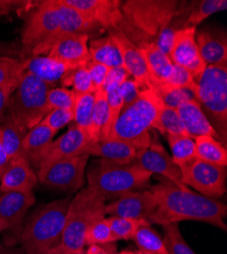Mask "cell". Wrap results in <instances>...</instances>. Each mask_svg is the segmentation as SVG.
<instances>
[{
  "label": "cell",
  "mask_w": 227,
  "mask_h": 254,
  "mask_svg": "<svg viewBox=\"0 0 227 254\" xmlns=\"http://www.w3.org/2000/svg\"><path fill=\"white\" fill-rule=\"evenodd\" d=\"M119 93L122 99V110H125L137 100L141 90L134 79L129 78L119 86Z\"/></svg>",
  "instance_id": "obj_47"
},
{
  "label": "cell",
  "mask_w": 227,
  "mask_h": 254,
  "mask_svg": "<svg viewBox=\"0 0 227 254\" xmlns=\"http://www.w3.org/2000/svg\"><path fill=\"white\" fill-rule=\"evenodd\" d=\"M102 29L118 30L123 23L120 0H63Z\"/></svg>",
  "instance_id": "obj_15"
},
{
  "label": "cell",
  "mask_w": 227,
  "mask_h": 254,
  "mask_svg": "<svg viewBox=\"0 0 227 254\" xmlns=\"http://www.w3.org/2000/svg\"><path fill=\"white\" fill-rule=\"evenodd\" d=\"M0 254H26V252L22 247L3 245L2 248L0 249Z\"/></svg>",
  "instance_id": "obj_54"
},
{
  "label": "cell",
  "mask_w": 227,
  "mask_h": 254,
  "mask_svg": "<svg viewBox=\"0 0 227 254\" xmlns=\"http://www.w3.org/2000/svg\"><path fill=\"white\" fill-rule=\"evenodd\" d=\"M152 174L137 165H120L101 159L88 171V187L105 197L115 200L146 186Z\"/></svg>",
  "instance_id": "obj_5"
},
{
  "label": "cell",
  "mask_w": 227,
  "mask_h": 254,
  "mask_svg": "<svg viewBox=\"0 0 227 254\" xmlns=\"http://www.w3.org/2000/svg\"><path fill=\"white\" fill-rule=\"evenodd\" d=\"M89 41L87 34L66 35L54 42L47 56L74 68L86 66L91 61Z\"/></svg>",
  "instance_id": "obj_20"
},
{
  "label": "cell",
  "mask_w": 227,
  "mask_h": 254,
  "mask_svg": "<svg viewBox=\"0 0 227 254\" xmlns=\"http://www.w3.org/2000/svg\"><path fill=\"white\" fill-rule=\"evenodd\" d=\"M172 152V160L176 165L196 159L195 139L188 135H166Z\"/></svg>",
  "instance_id": "obj_38"
},
{
  "label": "cell",
  "mask_w": 227,
  "mask_h": 254,
  "mask_svg": "<svg viewBox=\"0 0 227 254\" xmlns=\"http://www.w3.org/2000/svg\"><path fill=\"white\" fill-rule=\"evenodd\" d=\"M33 1H22V0H0V18L13 12V11H24L29 10Z\"/></svg>",
  "instance_id": "obj_49"
},
{
  "label": "cell",
  "mask_w": 227,
  "mask_h": 254,
  "mask_svg": "<svg viewBox=\"0 0 227 254\" xmlns=\"http://www.w3.org/2000/svg\"><path fill=\"white\" fill-rule=\"evenodd\" d=\"M52 88L26 71L10 96L7 115L17 125L27 130L32 129L51 111L47 104V93Z\"/></svg>",
  "instance_id": "obj_7"
},
{
  "label": "cell",
  "mask_w": 227,
  "mask_h": 254,
  "mask_svg": "<svg viewBox=\"0 0 227 254\" xmlns=\"http://www.w3.org/2000/svg\"><path fill=\"white\" fill-rule=\"evenodd\" d=\"M157 208V201L150 190L132 191L106 203L105 214L110 217L144 220L149 223Z\"/></svg>",
  "instance_id": "obj_16"
},
{
  "label": "cell",
  "mask_w": 227,
  "mask_h": 254,
  "mask_svg": "<svg viewBox=\"0 0 227 254\" xmlns=\"http://www.w3.org/2000/svg\"><path fill=\"white\" fill-rule=\"evenodd\" d=\"M72 69L75 68L47 55L26 58V71L53 88H56V84L60 82L63 76Z\"/></svg>",
  "instance_id": "obj_26"
},
{
  "label": "cell",
  "mask_w": 227,
  "mask_h": 254,
  "mask_svg": "<svg viewBox=\"0 0 227 254\" xmlns=\"http://www.w3.org/2000/svg\"><path fill=\"white\" fill-rule=\"evenodd\" d=\"M35 202L33 191L7 192L0 195V223L4 224L6 231L10 232L9 238H13L10 246H14L17 242L26 215Z\"/></svg>",
  "instance_id": "obj_14"
},
{
  "label": "cell",
  "mask_w": 227,
  "mask_h": 254,
  "mask_svg": "<svg viewBox=\"0 0 227 254\" xmlns=\"http://www.w3.org/2000/svg\"><path fill=\"white\" fill-rule=\"evenodd\" d=\"M134 44L139 48L145 59L148 70L153 79V87L155 83L167 81L173 69V63L157 46L155 40L144 39Z\"/></svg>",
  "instance_id": "obj_23"
},
{
  "label": "cell",
  "mask_w": 227,
  "mask_h": 254,
  "mask_svg": "<svg viewBox=\"0 0 227 254\" xmlns=\"http://www.w3.org/2000/svg\"><path fill=\"white\" fill-rule=\"evenodd\" d=\"M160 124L162 134L188 135L176 109H172L164 106L160 116Z\"/></svg>",
  "instance_id": "obj_41"
},
{
  "label": "cell",
  "mask_w": 227,
  "mask_h": 254,
  "mask_svg": "<svg viewBox=\"0 0 227 254\" xmlns=\"http://www.w3.org/2000/svg\"><path fill=\"white\" fill-rule=\"evenodd\" d=\"M133 240L141 254H169L163 239L148 222L140 226Z\"/></svg>",
  "instance_id": "obj_32"
},
{
  "label": "cell",
  "mask_w": 227,
  "mask_h": 254,
  "mask_svg": "<svg viewBox=\"0 0 227 254\" xmlns=\"http://www.w3.org/2000/svg\"><path fill=\"white\" fill-rule=\"evenodd\" d=\"M60 19L59 0L35 1L27 10L22 30V45L26 54L49 39L57 30Z\"/></svg>",
  "instance_id": "obj_9"
},
{
  "label": "cell",
  "mask_w": 227,
  "mask_h": 254,
  "mask_svg": "<svg viewBox=\"0 0 227 254\" xmlns=\"http://www.w3.org/2000/svg\"><path fill=\"white\" fill-rule=\"evenodd\" d=\"M76 93L67 88H52L47 93V104L50 110L70 109L73 110Z\"/></svg>",
  "instance_id": "obj_43"
},
{
  "label": "cell",
  "mask_w": 227,
  "mask_h": 254,
  "mask_svg": "<svg viewBox=\"0 0 227 254\" xmlns=\"http://www.w3.org/2000/svg\"><path fill=\"white\" fill-rule=\"evenodd\" d=\"M136 154L137 150L134 146L108 137L100 138L97 141L89 143L81 153V155L98 157L120 165L133 164Z\"/></svg>",
  "instance_id": "obj_22"
},
{
  "label": "cell",
  "mask_w": 227,
  "mask_h": 254,
  "mask_svg": "<svg viewBox=\"0 0 227 254\" xmlns=\"http://www.w3.org/2000/svg\"><path fill=\"white\" fill-rule=\"evenodd\" d=\"M60 4V19L59 26L55 33L42 44L37 46L32 52L31 57L47 55L54 42L59 38L71 34H90L102 29L91 19L82 15L76 9L67 5L63 0H59Z\"/></svg>",
  "instance_id": "obj_17"
},
{
  "label": "cell",
  "mask_w": 227,
  "mask_h": 254,
  "mask_svg": "<svg viewBox=\"0 0 227 254\" xmlns=\"http://www.w3.org/2000/svg\"><path fill=\"white\" fill-rule=\"evenodd\" d=\"M47 254H71V253L65 251L63 248H60V247H59V244H58L56 247H54L53 249H51Z\"/></svg>",
  "instance_id": "obj_55"
},
{
  "label": "cell",
  "mask_w": 227,
  "mask_h": 254,
  "mask_svg": "<svg viewBox=\"0 0 227 254\" xmlns=\"http://www.w3.org/2000/svg\"><path fill=\"white\" fill-rule=\"evenodd\" d=\"M176 110L190 137L195 139L199 136H211L220 141L217 131L203 112L199 103L193 101L185 102Z\"/></svg>",
  "instance_id": "obj_25"
},
{
  "label": "cell",
  "mask_w": 227,
  "mask_h": 254,
  "mask_svg": "<svg viewBox=\"0 0 227 254\" xmlns=\"http://www.w3.org/2000/svg\"><path fill=\"white\" fill-rule=\"evenodd\" d=\"M133 164L152 175L158 174L177 186H185L181 182V171L179 167L174 163L172 157L164 149L158 139H152L150 145L146 149L137 151Z\"/></svg>",
  "instance_id": "obj_13"
},
{
  "label": "cell",
  "mask_w": 227,
  "mask_h": 254,
  "mask_svg": "<svg viewBox=\"0 0 227 254\" xmlns=\"http://www.w3.org/2000/svg\"><path fill=\"white\" fill-rule=\"evenodd\" d=\"M169 84L173 87L179 88V89H183V90H188L190 92H192L197 100H198V84L196 79L191 75V73L184 69L183 67L174 64L173 63V69L172 72L169 76V78L167 79V81ZM199 103V101H198Z\"/></svg>",
  "instance_id": "obj_44"
},
{
  "label": "cell",
  "mask_w": 227,
  "mask_h": 254,
  "mask_svg": "<svg viewBox=\"0 0 227 254\" xmlns=\"http://www.w3.org/2000/svg\"><path fill=\"white\" fill-rule=\"evenodd\" d=\"M89 158L80 155L54 162L36 171L38 182L67 192L76 191L85 184V171Z\"/></svg>",
  "instance_id": "obj_11"
},
{
  "label": "cell",
  "mask_w": 227,
  "mask_h": 254,
  "mask_svg": "<svg viewBox=\"0 0 227 254\" xmlns=\"http://www.w3.org/2000/svg\"><path fill=\"white\" fill-rule=\"evenodd\" d=\"M26 72V59L0 56V89L17 88Z\"/></svg>",
  "instance_id": "obj_36"
},
{
  "label": "cell",
  "mask_w": 227,
  "mask_h": 254,
  "mask_svg": "<svg viewBox=\"0 0 227 254\" xmlns=\"http://www.w3.org/2000/svg\"><path fill=\"white\" fill-rule=\"evenodd\" d=\"M71 198L38 207L25 221L17 242L26 254H47L61 240Z\"/></svg>",
  "instance_id": "obj_3"
},
{
  "label": "cell",
  "mask_w": 227,
  "mask_h": 254,
  "mask_svg": "<svg viewBox=\"0 0 227 254\" xmlns=\"http://www.w3.org/2000/svg\"><path fill=\"white\" fill-rule=\"evenodd\" d=\"M196 42L202 59L207 65L227 63V38L220 30H204L197 32Z\"/></svg>",
  "instance_id": "obj_24"
},
{
  "label": "cell",
  "mask_w": 227,
  "mask_h": 254,
  "mask_svg": "<svg viewBox=\"0 0 227 254\" xmlns=\"http://www.w3.org/2000/svg\"><path fill=\"white\" fill-rule=\"evenodd\" d=\"M118 254H141V253L139 251L135 252V251H132V250H123V251H121Z\"/></svg>",
  "instance_id": "obj_56"
},
{
  "label": "cell",
  "mask_w": 227,
  "mask_h": 254,
  "mask_svg": "<svg viewBox=\"0 0 227 254\" xmlns=\"http://www.w3.org/2000/svg\"><path fill=\"white\" fill-rule=\"evenodd\" d=\"M108 35L120 52L123 68L128 71L130 76H133L140 90H153L152 76L139 48L128 37L118 31H108Z\"/></svg>",
  "instance_id": "obj_18"
},
{
  "label": "cell",
  "mask_w": 227,
  "mask_h": 254,
  "mask_svg": "<svg viewBox=\"0 0 227 254\" xmlns=\"http://www.w3.org/2000/svg\"><path fill=\"white\" fill-rule=\"evenodd\" d=\"M86 254H116V244L115 242H112L90 245Z\"/></svg>",
  "instance_id": "obj_52"
},
{
  "label": "cell",
  "mask_w": 227,
  "mask_h": 254,
  "mask_svg": "<svg viewBox=\"0 0 227 254\" xmlns=\"http://www.w3.org/2000/svg\"><path fill=\"white\" fill-rule=\"evenodd\" d=\"M6 230H7L6 226H5L4 224H2V223H0V233H1V232H4V231H6Z\"/></svg>",
  "instance_id": "obj_57"
},
{
  "label": "cell",
  "mask_w": 227,
  "mask_h": 254,
  "mask_svg": "<svg viewBox=\"0 0 227 254\" xmlns=\"http://www.w3.org/2000/svg\"><path fill=\"white\" fill-rule=\"evenodd\" d=\"M59 83L63 88L72 87L73 91L76 94L95 93L87 65L68 71L60 79Z\"/></svg>",
  "instance_id": "obj_37"
},
{
  "label": "cell",
  "mask_w": 227,
  "mask_h": 254,
  "mask_svg": "<svg viewBox=\"0 0 227 254\" xmlns=\"http://www.w3.org/2000/svg\"><path fill=\"white\" fill-rule=\"evenodd\" d=\"M163 107L152 90L141 91L137 100L120 112L107 137L126 142L137 151L146 149L152 141L151 129L162 134L160 116Z\"/></svg>",
  "instance_id": "obj_2"
},
{
  "label": "cell",
  "mask_w": 227,
  "mask_h": 254,
  "mask_svg": "<svg viewBox=\"0 0 227 254\" xmlns=\"http://www.w3.org/2000/svg\"><path fill=\"white\" fill-rule=\"evenodd\" d=\"M197 159L210 164L227 167V150L216 138L199 136L195 138Z\"/></svg>",
  "instance_id": "obj_30"
},
{
  "label": "cell",
  "mask_w": 227,
  "mask_h": 254,
  "mask_svg": "<svg viewBox=\"0 0 227 254\" xmlns=\"http://www.w3.org/2000/svg\"><path fill=\"white\" fill-rule=\"evenodd\" d=\"M227 8L226 0H202L189 2L187 28H197L206 18Z\"/></svg>",
  "instance_id": "obj_34"
},
{
  "label": "cell",
  "mask_w": 227,
  "mask_h": 254,
  "mask_svg": "<svg viewBox=\"0 0 227 254\" xmlns=\"http://www.w3.org/2000/svg\"><path fill=\"white\" fill-rule=\"evenodd\" d=\"M115 238L108 223L107 218H103L94 223L88 230L86 235V245L94 244H106L115 242Z\"/></svg>",
  "instance_id": "obj_42"
},
{
  "label": "cell",
  "mask_w": 227,
  "mask_h": 254,
  "mask_svg": "<svg viewBox=\"0 0 227 254\" xmlns=\"http://www.w3.org/2000/svg\"><path fill=\"white\" fill-rule=\"evenodd\" d=\"M130 74L123 67H116V68H110L108 71V74L106 76L105 82L103 84L102 90H105L108 87L111 86H117L119 87L120 84L129 79Z\"/></svg>",
  "instance_id": "obj_50"
},
{
  "label": "cell",
  "mask_w": 227,
  "mask_h": 254,
  "mask_svg": "<svg viewBox=\"0 0 227 254\" xmlns=\"http://www.w3.org/2000/svg\"><path fill=\"white\" fill-rule=\"evenodd\" d=\"M188 4L177 0H128L121 3V12L135 30L156 40L176 15L185 11Z\"/></svg>",
  "instance_id": "obj_6"
},
{
  "label": "cell",
  "mask_w": 227,
  "mask_h": 254,
  "mask_svg": "<svg viewBox=\"0 0 227 254\" xmlns=\"http://www.w3.org/2000/svg\"><path fill=\"white\" fill-rule=\"evenodd\" d=\"M150 191L156 198L157 208L149 224L165 226L183 221H197L223 231L227 230L224 223L227 206L218 199L198 194L188 186H177L165 178L152 186Z\"/></svg>",
  "instance_id": "obj_1"
},
{
  "label": "cell",
  "mask_w": 227,
  "mask_h": 254,
  "mask_svg": "<svg viewBox=\"0 0 227 254\" xmlns=\"http://www.w3.org/2000/svg\"><path fill=\"white\" fill-rule=\"evenodd\" d=\"M106 94L107 98V105L109 109V121L106 129L105 137H107L111 127L114 125L116 119L118 118L121 110H122V99L119 93V87L117 86H111L103 90ZM104 137V138H105Z\"/></svg>",
  "instance_id": "obj_45"
},
{
  "label": "cell",
  "mask_w": 227,
  "mask_h": 254,
  "mask_svg": "<svg viewBox=\"0 0 227 254\" xmlns=\"http://www.w3.org/2000/svg\"><path fill=\"white\" fill-rule=\"evenodd\" d=\"M95 106L92 117V123L89 130L91 142L104 138L106 134L107 125L109 121V109L107 105L106 94L103 90H98L95 93Z\"/></svg>",
  "instance_id": "obj_31"
},
{
  "label": "cell",
  "mask_w": 227,
  "mask_h": 254,
  "mask_svg": "<svg viewBox=\"0 0 227 254\" xmlns=\"http://www.w3.org/2000/svg\"><path fill=\"white\" fill-rule=\"evenodd\" d=\"M108 223L115 240H133L137 230L146 223L144 220H135L119 217H109Z\"/></svg>",
  "instance_id": "obj_40"
},
{
  "label": "cell",
  "mask_w": 227,
  "mask_h": 254,
  "mask_svg": "<svg viewBox=\"0 0 227 254\" xmlns=\"http://www.w3.org/2000/svg\"><path fill=\"white\" fill-rule=\"evenodd\" d=\"M90 76H91V80L94 86L95 92L98 90H102L103 84L105 82L106 76L108 74L109 71V67L101 64V63L95 62V61H89V63L87 64Z\"/></svg>",
  "instance_id": "obj_48"
},
{
  "label": "cell",
  "mask_w": 227,
  "mask_h": 254,
  "mask_svg": "<svg viewBox=\"0 0 227 254\" xmlns=\"http://www.w3.org/2000/svg\"><path fill=\"white\" fill-rule=\"evenodd\" d=\"M198 101L217 131L221 143L227 141V63L208 65L197 80Z\"/></svg>",
  "instance_id": "obj_8"
},
{
  "label": "cell",
  "mask_w": 227,
  "mask_h": 254,
  "mask_svg": "<svg viewBox=\"0 0 227 254\" xmlns=\"http://www.w3.org/2000/svg\"><path fill=\"white\" fill-rule=\"evenodd\" d=\"M116 254H117V253H116Z\"/></svg>",
  "instance_id": "obj_59"
},
{
  "label": "cell",
  "mask_w": 227,
  "mask_h": 254,
  "mask_svg": "<svg viewBox=\"0 0 227 254\" xmlns=\"http://www.w3.org/2000/svg\"><path fill=\"white\" fill-rule=\"evenodd\" d=\"M95 106V94H76L73 108V124L89 135Z\"/></svg>",
  "instance_id": "obj_33"
},
{
  "label": "cell",
  "mask_w": 227,
  "mask_h": 254,
  "mask_svg": "<svg viewBox=\"0 0 227 254\" xmlns=\"http://www.w3.org/2000/svg\"><path fill=\"white\" fill-rule=\"evenodd\" d=\"M164 244L169 254H197L183 238L176 223L163 226Z\"/></svg>",
  "instance_id": "obj_39"
},
{
  "label": "cell",
  "mask_w": 227,
  "mask_h": 254,
  "mask_svg": "<svg viewBox=\"0 0 227 254\" xmlns=\"http://www.w3.org/2000/svg\"><path fill=\"white\" fill-rule=\"evenodd\" d=\"M89 52L92 61L101 63L109 68L123 67L120 52L109 35L90 40Z\"/></svg>",
  "instance_id": "obj_28"
},
{
  "label": "cell",
  "mask_w": 227,
  "mask_h": 254,
  "mask_svg": "<svg viewBox=\"0 0 227 254\" xmlns=\"http://www.w3.org/2000/svg\"><path fill=\"white\" fill-rule=\"evenodd\" d=\"M16 88H5L0 89V124L3 121L7 114V108L10 96L15 91Z\"/></svg>",
  "instance_id": "obj_51"
},
{
  "label": "cell",
  "mask_w": 227,
  "mask_h": 254,
  "mask_svg": "<svg viewBox=\"0 0 227 254\" xmlns=\"http://www.w3.org/2000/svg\"><path fill=\"white\" fill-rule=\"evenodd\" d=\"M4 244H2V243H0V249H1L2 248V246H3Z\"/></svg>",
  "instance_id": "obj_58"
},
{
  "label": "cell",
  "mask_w": 227,
  "mask_h": 254,
  "mask_svg": "<svg viewBox=\"0 0 227 254\" xmlns=\"http://www.w3.org/2000/svg\"><path fill=\"white\" fill-rule=\"evenodd\" d=\"M56 133L52 131L42 121L30 129L23 141L24 157L33 167L34 170L38 167L40 159L42 158L53 137Z\"/></svg>",
  "instance_id": "obj_27"
},
{
  "label": "cell",
  "mask_w": 227,
  "mask_h": 254,
  "mask_svg": "<svg viewBox=\"0 0 227 254\" xmlns=\"http://www.w3.org/2000/svg\"><path fill=\"white\" fill-rule=\"evenodd\" d=\"M196 34L197 28L177 30L174 34L169 58L174 64L187 69L197 81L208 65L200 55Z\"/></svg>",
  "instance_id": "obj_12"
},
{
  "label": "cell",
  "mask_w": 227,
  "mask_h": 254,
  "mask_svg": "<svg viewBox=\"0 0 227 254\" xmlns=\"http://www.w3.org/2000/svg\"><path fill=\"white\" fill-rule=\"evenodd\" d=\"M38 183L36 171L26 158L10 162L0 180V192H28L33 191Z\"/></svg>",
  "instance_id": "obj_21"
},
{
  "label": "cell",
  "mask_w": 227,
  "mask_h": 254,
  "mask_svg": "<svg viewBox=\"0 0 227 254\" xmlns=\"http://www.w3.org/2000/svg\"><path fill=\"white\" fill-rule=\"evenodd\" d=\"M29 130L17 125L6 114L3 121L0 124L2 143L10 159V162L19 158H25L23 152V141Z\"/></svg>",
  "instance_id": "obj_29"
},
{
  "label": "cell",
  "mask_w": 227,
  "mask_h": 254,
  "mask_svg": "<svg viewBox=\"0 0 227 254\" xmlns=\"http://www.w3.org/2000/svg\"><path fill=\"white\" fill-rule=\"evenodd\" d=\"M181 171V182L196 189L201 195L217 199L226 192L227 168L194 159L177 165Z\"/></svg>",
  "instance_id": "obj_10"
},
{
  "label": "cell",
  "mask_w": 227,
  "mask_h": 254,
  "mask_svg": "<svg viewBox=\"0 0 227 254\" xmlns=\"http://www.w3.org/2000/svg\"><path fill=\"white\" fill-rule=\"evenodd\" d=\"M107 201L90 187L81 188L71 199L59 247L71 254H84L86 235L91 226L105 218Z\"/></svg>",
  "instance_id": "obj_4"
},
{
  "label": "cell",
  "mask_w": 227,
  "mask_h": 254,
  "mask_svg": "<svg viewBox=\"0 0 227 254\" xmlns=\"http://www.w3.org/2000/svg\"><path fill=\"white\" fill-rule=\"evenodd\" d=\"M152 91L162 101L164 106L172 109H177L181 104L189 101L198 103L196 96L192 92L173 87L168 82L155 83Z\"/></svg>",
  "instance_id": "obj_35"
},
{
  "label": "cell",
  "mask_w": 227,
  "mask_h": 254,
  "mask_svg": "<svg viewBox=\"0 0 227 254\" xmlns=\"http://www.w3.org/2000/svg\"><path fill=\"white\" fill-rule=\"evenodd\" d=\"M9 164H10V159L4 149V145H3L2 139H1V133H0V180H1Z\"/></svg>",
  "instance_id": "obj_53"
},
{
  "label": "cell",
  "mask_w": 227,
  "mask_h": 254,
  "mask_svg": "<svg viewBox=\"0 0 227 254\" xmlns=\"http://www.w3.org/2000/svg\"><path fill=\"white\" fill-rule=\"evenodd\" d=\"M72 121L73 110L70 109H53L42 120V122L55 133Z\"/></svg>",
  "instance_id": "obj_46"
},
{
  "label": "cell",
  "mask_w": 227,
  "mask_h": 254,
  "mask_svg": "<svg viewBox=\"0 0 227 254\" xmlns=\"http://www.w3.org/2000/svg\"><path fill=\"white\" fill-rule=\"evenodd\" d=\"M89 143H91V140L88 133L74 124L71 125L65 134L50 143L42 158L40 159L36 171L59 160L80 156Z\"/></svg>",
  "instance_id": "obj_19"
}]
</instances>
